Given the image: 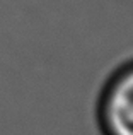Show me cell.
Masks as SVG:
<instances>
[{"label": "cell", "instance_id": "obj_1", "mask_svg": "<svg viewBox=\"0 0 133 135\" xmlns=\"http://www.w3.org/2000/svg\"><path fill=\"white\" fill-rule=\"evenodd\" d=\"M96 122L101 135H133V60L120 65L104 82Z\"/></svg>", "mask_w": 133, "mask_h": 135}]
</instances>
